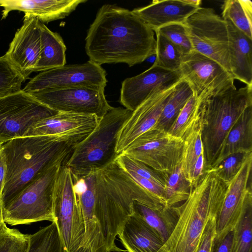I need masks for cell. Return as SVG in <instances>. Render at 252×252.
Masks as SVG:
<instances>
[{
    "mask_svg": "<svg viewBox=\"0 0 252 252\" xmlns=\"http://www.w3.org/2000/svg\"><path fill=\"white\" fill-rule=\"evenodd\" d=\"M154 32L132 11L104 4L88 30L86 52L100 65L125 63L132 66L156 55Z\"/></svg>",
    "mask_w": 252,
    "mask_h": 252,
    "instance_id": "cell-1",
    "label": "cell"
},
{
    "mask_svg": "<svg viewBox=\"0 0 252 252\" xmlns=\"http://www.w3.org/2000/svg\"><path fill=\"white\" fill-rule=\"evenodd\" d=\"M89 134L24 136L3 144L6 165L1 195L3 208L54 164L67 161L76 146Z\"/></svg>",
    "mask_w": 252,
    "mask_h": 252,
    "instance_id": "cell-2",
    "label": "cell"
},
{
    "mask_svg": "<svg viewBox=\"0 0 252 252\" xmlns=\"http://www.w3.org/2000/svg\"><path fill=\"white\" fill-rule=\"evenodd\" d=\"M95 192V229L108 239L116 238L125 221L132 213L134 201L155 209L165 207L115 161L96 171Z\"/></svg>",
    "mask_w": 252,
    "mask_h": 252,
    "instance_id": "cell-3",
    "label": "cell"
},
{
    "mask_svg": "<svg viewBox=\"0 0 252 252\" xmlns=\"http://www.w3.org/2000/svg\"><path fill=\"white\" fill-rule=\"evenodd\" d=\"M227 185L213 169L206 170L188 198L178 206L177 223L158 252H197L208 220L219 213Z\"/></svg>",
    "mask_w": 252,
    "mask_h": 252,
    "instance_id": "cell-4",
    "label": "cell"
},
{
    "mask_svg": "<svg viewBox=\"0 0 252 252\" xmlns=\"http://www.w3.org/2000/svg\"><path fill=\"white\" fill-rule=\"evenodd\" d=\"M251 105L252 86L248 85L238 89L232 87L202 103L201 139L206 170L213 167L231 129Z\"/></svg>",
    "mask_w": 252,
    "mask_h": 252,
    "instance_id": "cell-5",
    "label": "cell"
},
{
    "mask_svg": "<svg viewBox=\"0 0 252 252\" xmlns=\"http://www.w3.org/2000/svg\"><path fill=\"white\" fill-rule=\"evenodd\" d=\"M113 107L99 119L95 128L74 148L65 165L77 175L100 170L115 161L118 134L131 113Z\"/></svg>",
    "mask_w": 252,
    "mask_h": 252,
    "instance_id": "cell-6",
    "label": "cell"
},
{
    "mask_svg": "<svg viewBox=\"0 0 252 252\" xmlns=\"http://www.w3.org/2000/svg\"><path fill=\"white\" fill-rule=\"evenodd\" d=\"M62 160L33 180L3 208V220L12 226L55 220L53 194Z\"/></svg>",
    "mask_w": 252,
    "mask_h": 252,
    "instance_id": "cell-7",
    "label": "cell"
},
{
    "mask_svg": "<svg viewBox=\"0 0 252 252\" xmlns=\"http://www.w3.org/2000/svg\"><path fill=\"white\" fill-rule=\"evenodd\" d=\"M53 214L67 252H87L85 224L74 191L73 174L65 164L55 184Z\"/></svg>",
    "mask_w": 252,
    "mask_h": 252,
    "instance_id": "cell-8",
    "label": "cell"
},
{
    "mask_svg": "<svg viewBox=\"0 0 252 252\" xmlns=\"http://www.w3.org/2000/svg\"><path fill=\"white\" fill-rule=\"evenodd\" d=\"M184 24L193 51L216 61L230 73L225 21L213 8L200 7Z\"/></svg>",
    "mask_w": 252,
    "mask_h": 252,
    "instance_id": "cell-9",
    "label": "cell"
},
{
    "mask_svg": "<svg viewBox=\"0 0 252 252\" xmlns=\"http://www.w3.org/2000/svg\"><path fill=\"white\" fill-rule=\"evenodd\" d=\"M184 140L164 130L152 128L136 138L122 153L163 176L182 163Z\"/></svg>",
    "mask_w": 252,
    "mask_h": 252,
    "instance_id": "cell-10",
    "label": "cell"
},
{
    "mask_svg": "<svg viewBox=\"0 0 252 252\" xmlns=\"http://www.w3.org/2000/svg\"><path fill=\"white\" fill-rule=\"evenodd\" d=\"M58 113L22 90L0 98V143L25 136L35 124Z\"/></svg>",
    "mask_w": 252,
    "mask_h": 252,
    "instance_id": "cell-11",
    "label": "cell"
},
{
    "mask_svg": "<svg viewBox=\"0 0 252 252\" xmlns=\"http://www.w3.org/2000/svg\"><path fill=\"white\" fill-rule=\"evenodd\" d=\"M178 72L202 103L235 86L232 75L220 64L193 50L183 56Z\"/></svg>",
    "mask_w": 252,
    "mask_h": 252,
    "instance_id": "cell-12",
    "label": "cell"
},
{
    "mask_svg": "<svg viewBox=\"0 0 252 252\" xmlns=\"http://www.w3.org/2000/svg\"><path fill=\"white\" fill-rule=\"evenodd\" d=\"M105 88L76 87L28 93L58 112L94 115L99 119L113 107L106 99Z\"/></svg>",
    "mask_w": 252,
    "mask_h": 252,
    "instance_id": "cell-13",
    "label": "cell"
},
{
    "mask_svg": "<svg viewBox=\"0 0 252 252\" xmlns=\"http://www.w3.org/2000/svg\"><path fill=\"white\" fill-rule=\"evenodd\" d=\"M106 76V71L101 65L89 60L83 63L65 64L40 72L22 91L30 93L82 86L105 88Z\"/></svg>",
    "mask_w": 252,
    "mask_h": 252,
    "instance_id": "cell-14",
    "label": "cell"
},
{
    "mask_svg": "<svg viewBox=\"0 0 252 252\" xmlns=\"http://www.w3.org/2000/svg\"><path fill=\"white\" fill-rule=\"evenodd\" d=\"M252 152L247 156L238 173L228 183L216 219L215 239L233 230L247 207L252 204Z\"/></svg>",
    "mask_w": 252,
    "mask_h": 252,
    "instance_id": "cell-15",
    "label": "cell"
},
{
    "mask_svg": "<svg viewBox=\"0 0 252 252\" xmlns=\"http://www.w3.org/2000/svg\"><path fill=\"white\" fill-rule=\"evenodd\" d=\"M182 79L178 71H171L152 65L136 76L122 83L120 102L131 111L153 94L165 91Z\"/></svg>",
    "mask_w": 252,
    "mask_h": 252,
    "instance_id": "cell-16",
    "label": "cell"
},
{
    "mask_svg": "<svg viewBox=\"0 0 252 252\" xmlns=\"http://www.w3.org/2000/svg\"><path fill=\"white\" fill-rule=\"evenodd\" d=\"M175 85L153 94L131 112L118 134L116 148L118 155L138 136L155 126Z\"/></svg>",
    "mask_w": 252,
    "mask_h": 252,
    "instance_id": "cell-17",
    "label": "cell"
},
{
    "mask_svg": "<svg viewBox=\"0 0 252 252\" xmlns=\"http://www.w3.org/2000/svg\"><path fill=\"white\" fill-rule=\"evenodd\" d=\"M39 20L24 17L23 24L16 32L5 55L26 80L35 72L41 50Z\"/></svg>",
    "mask_w": 252,
    "mask_h": 252,
    "instance_id": "cell-18",
    "label": "cell"
},
{
    "mask_svg": "<svg viewBox=\"0 0 252 252\" xmlns=\"http://www.w3.org/2000/svg\"><path fill=\"white\" fill-rule=\"evenodd\" d=\"M87 0H0L1 19L13 10L24 12V17H35L42 23L62 19Z\"/></svg>",
    "mask_w": 252,
    "mask_h": 252,
    "instance_id": "cell-19",
    "label": "cell"
},
{
    "mask_svg": "<svg viewBox=\"0 0 252 252\" xmlns=\"http://www.w3.org/2000/svg\"><path fill=\"white\" fill-rule=\"evenodd\" d=\"M199 8L182 0H155L150 4L135 8L132 11L154 32L171 24H184Z\"/></svg>",
    "mask_w": 252,
    "mask_h": 252,
    "instance_id": "cell-20",
    "label": "cell"
},
{
    "mask_svg": "<svg viewBox=\"0 0 252 252\" xmlns=\"http://www.w3.org/2000/svg\"><path fill=\"white\" fill-rule=\"evenodd\" d=\"M99 120L94 115L59 112L35 124L25 136L90 133L96 126Z\"/></svg>",
    "mask_w": 252,
    "mask_h": 252,
    "instance_id": "cell-21",
    "label": "cell"
},
{
    "mask_svg": "<svg viewBox=\"0 0 252 252\" xmlns=\"http://www.w3.org/2000/svg\"><path fill=\"white\" fill-rule=\"evenodd\" d=\"M230 73L234 79L252 86V39L237 29L228 19Z\"/></svg>",
    "mask_w": 252,
    "mask_h": 252,
    "instance_id": "cell-22",
    "label": "cell"
},
{
    "mask_svg": "<svg viewBox=\"0 0 252 252\" xmlns=\"http://www.w3.org/2000/svg\"><path fill=\"white\" fill-rule=\"evenodd\" d=\"M118 235L128 252H158L164 242L142 219L132 213Z\"/></svg>",
    "mask_w": 252,
    "mask_h": 252,
    "instance_id": "cell-23",
    "label": "cell"
},
{
    "mask_svg": "<svg viewBox=\"0 0 252 252\" xmlns=\"http://www.w3.org/2000/svg\"><path fill=\"white\" fill-rule=\"evenodd\" d=\"M182 164L185 176L193 189L197 185L206 170L201 139V117L184 139Z\"/></svg>",
    "mask_w": 252,
    "mask_h": 252,
    "instance_id": "cell-24",
    "label": "cell"
},
{
    "mask_svg": "<svg viewBox=\"0 0 252 252\" xmlns=\"http://www.w3.org/2000/svg\"><path fill=\"white\" fill-rule=\"evenodd\" d=\"M251 152H252V105L245 110L231 129L213 167L231 154Z\"/></svg>",
    "mask_w": 252,
    "mask_h": 252,
    "instance_id": "cell-25",
    "label": "cell"
},
{
    "mask_svg": "<svg viewBox=\"0 0 252 252\" xmlns=\"http://www.w3.org/2000/svg\"><path fill=\"white\" fill-rule=\"evenodd\" d=\"M41 50L35 72L44 71L64 65L66 46L61 35L49 30L39 21Z\"/></svg>",
    "mask_w": 252,
    "mask_h": 252,
    "instance_id": "cell-26",
    "label": "cell"
},
{
    "mask_svg": "<svg viewBox=\"0 0 252 252\" xmlns=\"http://www.w3.org/2000/svg\"><path fill=\"white\" fill-rule=\"evenodd\" d=\"M132 213L142 219L165 242L173 231L179 219L178 206H165L155 209L136 201L132 204Z\"/></svg>",
    "mask_w": 252,
    "mask_h": 252,
    "instance_id": "cell-27",
    "label": "cell"
},
{
    "mask_svg": "<svg viewBox=\"0 0 252 252\" xmlns=\"http://www.w3.org/2000/svg\"><path fill=\"white\" fill-rule=\"evenodd\" d=\"M193 95V92L188 83L182 79L175 85L158 123L153 128L167 131L182 109Z\"/></svg>",
    "mask_w": 252,
    "mask_h": 252,
    "instance_id": "cell-28",
    "label": "cell"
},
{
    "mask_svg": "<svg viewBox=\"0 0 252 252\" xmlns=\"http://www.w3.org/2000/svg\"><path fill=\"white\" fill-rule=\"evenodd\" d=\"M222 18L229 19L240 31L252 39V2L226 0L221 6Z\"/></svg>",
    "mask_w": 252,
    "mask_h": 252,
    "instance_id": "cell-29",
    "label": "cell"
},
{
    "mask_svg": "<svg viewBox=\"0 0 252 252\" xmlns=\"http://www.w3.org/2000/svg\"><path fill=\"white\" fill-rule=\"evenodd\" d=\"M165 180L164 198L165 206L173 207L184 202L189 197L191 188L184 174L182 163Z\"/></svg>",
    "mask_w": 252,
    "mask_h": 252,
    "instance_id": "cell-30",
    "label": "cell"
},
{
    "mask_svg": "<svg viewBox=\"0 0 252 252\" xmlns=\"http://www.w3.org/2000/svg\"><path fill=\"white\" fill-rule=\"evenodd\" d=\"M27 252H67L55 221L29 235Z\"/></svg>",
    "mask_w": 252,
    "mask_h": 252,
    "instance_id": "cell-31",
    "label": "cell"
},
{
    "mask_svg": "<svg viewBox=\"0 0 252 252\" xmlns=\"http://www.w3.org/2000/svg\"><path fill=\"white\" fill-rule=\"evenodd\" d=\"M202 103L193 95L182 109L167 132L172 136L184 140L186 135L200 120Z\"/></svg>",
    "mask_w": 252,
    "mask_h": 252,
    "instance_id": "cell-32",
    "label": "cell"
},
{
    "mask_svg": "<svg viewBox=\"0 0 252 252\" xmlns=\"http://www.w3.org/2000/svg\"><path fill=\"white\" fill-rule=\"evenodd\" d=\"M156 60L153 65L171 71H178L184 55L165 36L155 31Z\"/></svg>",
    "mask_w": 252,
    "mask_h": 252,
    "instance_id": "cell-33",
    "label": "cell"
},
{
    "mask_svg": "<svg viewBox=\"0 0 252 252\" xmlns=\"http://www.w3.org/2000/svg\"><path fill=\"white\" fill-rule=\"evenodd\" d=\"M25 80L5 54L0 57V98L21 91Z\"/></svg>",
    "mask_w": 252,
    "mask_h": 252,
    "instance_id": "cell-34",
    "label": "cell"
},
{
    "mask_svg": "<svg viewBox=\"0 0 252 252\" xmlns=\"http://www.w3.org/2000/svg\"><path fill=\"white\" fill-rule=\"evenodd\" d=\"M233 230L231 252H252V204L247 207Z\"/></svg>",
    "mask_w": 252,
    "mask_h": 252,
    "instance_id": "cell-35",
    "label": "cell"
},
{
    "mask_svg": "<svg viewBox=\"0 0 252 252\" xmlns=\"http://www.w3.org/2000/svg\"><path fill=\"white\" fill-rule=\"evenodd\" d=\"M115 161L126 172L133 173L142 178L152 181L164 188L163 175L146 164L121 153Z\"/></svg>",
    "mask_w": 252,
    "mask_h": 252,
    "instance_id": "cell-36",
    "label": "cell"
},
{
    "mask_svg": "<svg viewBox=\"0 0 252 252\" xmlns=\"http://www.w3.org/2000/svg\"><path fill=\"white\" fill-rule=\"evenodd\" d=\"M29 235L10 228L5 223L0 231V252H27Z\"/></svg>",
    "mask_w": 252,
    "mask_h": 252,
    "instance_id": "cell-37",
    "label": "cell"
},
{
    "mask_svg": "<svg viewBox=\"0 0 252 252\" xmlns=\"http://www.w3.org/2000/svg\"><path fill=\"white\" fill-rule=\"evenodd\" d=\"M155 31H158L175 45L184 55L193 50L185 24H171Z\"/></svg>",
    "mask_w": 252,
    "mask_h": 252,
    "instance_id": "cell-38",
    "label": "cell"
},
{
    "mask_svg": "<svg viewBox=\"0 0 252 252\" xmlns=\"http://www.w3.org/2000/svg\"><path fill=\"white\" fill-rule=\"evenodd\" d=\"M249 154L237 153L231 154L211 169L221 180L228 184L238 173Z\"/></svg>",
    "mask_w": 252,
    "mask_h": 252,
    "instance_id": "cell-39",
    "label": "cell"
},
{
    "mask_svg": "<svg viewBox=\"0 0 252 252\" xmlns=\"http://www.w3.org/2000/svg\"><path fill=\"white\" fill-rule=\"evenodd\" d=\"M219 213L212 215L204 227L197 252H213L216 235V219Z\"/></svg>",
    "mask_w": 252,
    "mask_h": 252,
    "instance_id": "cell-40",
    "label": "cell"
},
{
    "mask_svg": "<svg viewBox=\"0 0 252 252\" xmlns=\"http://www.w3.org/2000/svg\"><path fill=\"white\" fill-rule=\"evenodd\" d=\"M233 234L234 230H232L223 237L215 239L213 252H231Z\"/></svg>",
    "mask_w": 252,
    "mask_h": 252,
    "instance_id": "cell-41",
    "label": "cell"
},
{
    "mask_svg": "<svg viewBox=\"0 0 252 252\" xmlns=\"http://www.w3.org/2000/svg\"><path fill=\"white\" fill-rule=\"evenodd\" d=\"M3 144L0 143V196L2 191L6 171L5 157L2 149Z\"/></svg>",
    "mask_w": 252,
    "mask_h": 252,
    "instance_id": "cell-42",
    "label": "cell"
},
{
    "mask_svg": "<svg viewBox=\"0 0 252 252\" xmlns=\"http://www.w3.org/2000/svg\"><path fill=\"white\" fill-rule=\"evenodd\" d=\"M184 2L190 5L200 7L202 3L201 0H182Z\"/></svg>",
    "mask_w": 252,
    "mask_h": 252,
    "instance_id": "cell-43",
    "label": "cell"
},
{
    "mask_svg": "<svg viewBox=\"0 0 252 252\" xmlns=\"http://www.w3.org/2000/svg\"><path fill=\"white\" fill-rule=\"evenodd\" d=\"M3 207L1 201V196H0V231L3 225L5 223L3 220Z\"/></svg>",
    "mask_w": 252,
    "mask_h": 252,
    "instance_id": "cell-44",
    "label": "cell"
}]
</instances>
